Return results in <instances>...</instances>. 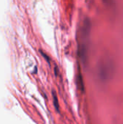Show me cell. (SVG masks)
<instances>
[{"mask_svg":"<svg viewBox=\"0 0 123 124\" xmlns=\"http://www.w3.org/2000/svg\"><path fill=\"white\" fill-rule=\"evenodd\" d=\"M112 70V65L109 62L102 63L99 69V76L103 80H106L109 77Z\"/></svg>","mask_w":123,"mask_h":124,"instance_id":"6da1fadb","label":"cell"},{"mask_svg":"<svg viewBox=\"0 0 123 124\" xmlns=\"http://www.w3.org/2000/svg\"><path fill=\"white\" fill-rule=\"evenodd\" d=\"M76 83H77V86H78V88L81 91H84V84H83V77H82V74L80 73V70H79L78 74L77 76Z\"/></svg>","mask_w":123,"mask_h":124,"instance_id":"7a4b0ae2","label":"cell"},{"mask_svg":"<svg viewBox=\"0 0 123 124\" xmlns=\"http://www.w3.org/2000/svg\"><path fill=\"white\" fill-rule=\"evenodd\" d=\"M52 96H53V102H54V105L56 108V110L57 111H59V101L57 97V94L54 92H52Z\"/></svg>","mask_w":123,"mask_h":124,"instance_id":"3957f363","label":"cell"},{"mask_svg":"<svg viewBox=\"0 0 123 124\" xmlns=\"http://www.w3.org/2000/svg\"><path fill=\"white\" fill-rule=\"evenodd\" d=\"M41 54H42V55H43V56L44 57H45V59H46V60H47L48 63H49V64H50V60H49V57H48V56H47V55H46V54H44V53H43V52L42 51H41Z\"/></svg>","mask_w":123,"mask_h":124,"instance_id":"277c9868","label":"cell"}]
</instances>
